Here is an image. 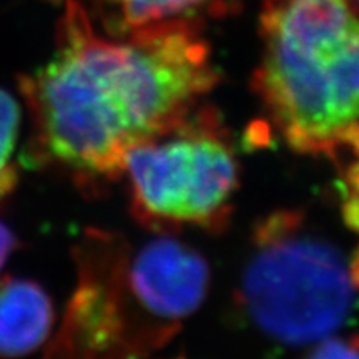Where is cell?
Wrapping results in <instances>:
<instances>
[{
    "mask_svg": "<svg viewBox=\"0 0 359 359\" xmlns=\"http://www.w3.org/2000/svg\"><path fill=\"white\" fill-rule=\"evenodd\" d=\"M218 82L196 17L111 34L67 0L55 52L20 80L30 156L77 185L115 182L130 148L190 115Z\"/></svg>",
    "mask_w": 359,
    "mask_h": 359,
    "instance_id": "obj_1",
    "label": "cell"
},
{
    "mask_svg": "<svg viewBox=\"0 0 359 359\" xmlns=\"http://www.w3.org/2000/svg\"><path fill=\"white\" fill-rule=\"evenodd\" d=\"M132 243L87 230L75 251L77 286L47 356L133 358L167 346L208 296L200 251L173 235Z\"/></svg>",
    "mask_w": 359,
    "mask_h": 359,
    "instance_id": "obj_2",
    "label": "cell"
},
{
    "mask_svg": "<svg viewBox=\"0 0 359 359\" xmlns=\"http://www.w3.org/2000/svg\"><path fill=\"white\" fill-rule=\"evenodd\" d=\"M253 90L296 154L359 156V12L353 0H266Z\"/></svg>",
    "mask_w": 359,
    "mask_h": 359,
    "instance_id": "obj_3",
    "label": "cell"
},
{
    "mask_svg": "<svg viewBox=\"0 0 359 359\" xmlns=\"http://www.w3.org/2000/svg\"><path fill=\"white\" fill-rule=\"evenodd\" d=\"M236 303L250 325L281 346H314L338 333L359 291V262L308 226L306 215L280 210L257 224Z\"/></svg>",
    "mask_w": 359,
    "mask_h": 359,
    "instance_id": "obj_4",
    "label": "cell"
},
{
    "mask_svg": "<svg viewBox=\"0 0 359 359\" xmlns=\"http://www.w3.org/2000/svg\"><path fill=\"white\" fill-rule=\"evenodd\" d=\"M120 178L127 180L133 218L150 233L217 231L231 217L240 163L217 111L198 105L178 123L130 148Z\"/></svg>",
    "mask_w": 359,
    "mask_h": 359,
    "instance_id": "obj_5",
    "label": "cell"
},
{
    "mask_svg": "<svg viewBox=\"0 0 359 359\" xmlns=\"http://www.w3.org/2000/svg\"><path fill=\"white\" fill-rule=\"evenodd\" d=\"M55 309L39 283L19 278L0 281V356H25L50 338Z\"/></svg>",
    "mask_w": 359,
    "mask_h": 359,
    "instance_id": "obj_6",
    "label": "cell"
},
{
    "mask_svg": "<svg viewBox=\"0 0 359 359\" xmlns=\"http://www.w3.org/2000/svg\"><path fill=\"white\" fill-rule=\"evenodd\" d=\"M103 29L123 34L143 25L193 17L210 0H92Z\"/></svg>",
    "mask_w": 359,
    "mask_h": 359,
    "instance_id": "obj_7",
    "label": "cell"
},
{
    "mask_svg": "<svg viewBox=\"0 0 359 359\" xmlns=\"http://www.w3.org/2000/svg\"><path fill=\"white\" fill-rule=\"evenodd\" d=\"M20 130V107L7 90L0 88V200L13 190L17 168L13 163Z\"/></svg>",
    "mask_w": 359,
    "mask_h": 359,
    "instance_id": "obj_8",
    "label": "cell"
},
{
    "mask_svg": "<svg viewBox=\"0 0 359 359\" xmlns=\"http://www.w3.org/2000/svg\"><path fill=\"white\" fill-rule=\"evenodd\" d=\"M17 240L13 236V233L0 222V268L4 266L7 262V258L11 257L12 251L15 250Z\"/></svg>",
    "mask_w": 359,
    "mask_h": 359,
    "instance_id": "obj_9",
    "label": "cell"
},
{
    "mask_svg": "<svg viewBox=\"0 0 359 359\" xmlns=\"http://www.w3.org/2000/svg\"><path fill=\"white\" fill-rule=\"evenodd\" d=\"M353 4H354V7H356V11L359 12V0H353Z\"/></svg>",
    "mask_w": 359,
    "mask_h": 359,
    "instance_id": "obj_10",
    "label": "cell"
}]
</instances>
